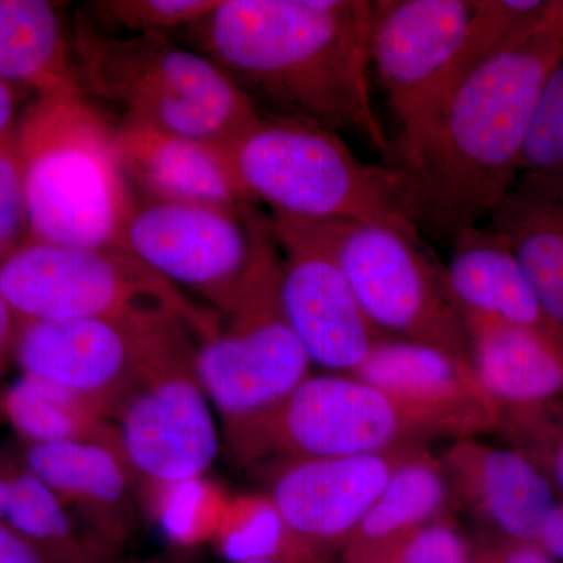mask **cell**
<instances>
[{"label": "cell", "instance_id": "cell-1", "mask_svg": "<svg viewBox=\"0 0 563 563\" xmlns=\"http://www.w3.org/2000/svg\"><path fill=\"white\" fill-rule=\"evenodd\" d=\"M563 51L561 13L399 125L384 152L410 221L453 240L518 177L533 107Z\"/></svg>", "mask_w": 563, "mask_h": 563}, {"label": "cell", "instance_id": "cell-20", "mask_svg": "<svg viewBox=\"0 0 563 563\" xmlns=\"http://www.w3.org/2000/svg\"><path fill=\"white\" fill-rule=\"evenodd\" d=\"M462 312L472 344L474 373L498 406L503 421L562 398L563 340L493 314Z\"/></svg>", "mask_w": 563, "mask_h": 563}, {"label": "cell", "instance_id": "cell-3", "mask_svg": "<svg viewBox=\"0 0 563 563\" xmlns=\"http://www.w3.org/2000/svg\"><path fill=\"white\" fill-rule=\"evenodd\" d=\"M29 240L118 247L135 206L114 129L80 95L38 96L13 133Z\"/></svg>", "mask_w": 563, "mask_h": 563}, {"label": "cell", "instance_id": "cell-21", "mask_svg": "<svg viewBox=\"0 0 563 563\" xmlns=\"http://www.w3.org/2000/svg\"><path fill=\"white\" fill-rule=\"evenodd\" d=\"M488 220L544 310L563 324V177L518 174Z\"/></svg>", "mask_w": 563, "mask_h": 563}, {"label": "cell", "instance_id": "cell-37", "mask_svg": "<svg viewBox=\"0 0 563 563\" xmlns=\"http://www.w3.org/2000/svg\"><path fill=\"white\" fill-rule=\"evenodd\" d=\"M21 320L0 295V363L14 355Z\"/></svg>", "mask_w": 563, "mask_h": 563}, {"label": "cell", "instance_id": "cell-28", "mask_svg": "<svg viewBox=\"0 0 563 563\" xmlns=\"http://www.w3.org/2000/svg\"><path fill=\"white\" fill-rule=\"evenodd\" d=\"M218 553L231 563L284 561L320 563L314 554L288 529L268 495L231 498L217 536L211 540Z\"/></svg>", "mask_w": 563, "mask_h": 563}, {"label": "cell", "instance_id": "cell-7", "mask_svg": "<svg viewBox=\"0 0 563 563\" xmlns=\"http://www.w3.org/2000/svg\"><path fill=\"white\" fill-rule=\"evenodd\" d=\"M0 295L21 321L179 317L199 342L222 318L118 247H73L27 240L0 263Z\"/></svg>", "mask_w": 563, "mask_h": 563}, {"label": "cell", "instance_id": "cell-27", "mask_svg": "<svg viewBox=\"0 0 563 563\" xmlns=\"http://www.w3.org/2000/svg\"><path fill=\"white\" fill-rule=\"evenodd\" d=\"M561 7L562 0H479L457 54L418 113L465 77L550 24Z\"/></svg>", "mask_w": 563, "mask_h": 563}, {"label": "cell", "instance_id": "cell-30", "mask_svg": "<svg viewBox=\"0 0 563 563\" xmlns=\"http://www.w3.org/2000/svg\"><path fill=\"white\" fill-rule=\"evenodd\" d=\"M518 173L563 177V51L533 107Z\"/></svg>", "mask_w": 563, "mask_h": 563}, {"label": "cell", "instance_id": "cell-35", "mask_svg": "<svg viewBox=\"0 0 563 563\" xmlns=\"http://www.w3.org/2000/svg\"><path fill=\"white\" fill-rule=\"evenodd\" d=\"M470 563H554L539 544L496 539L479 553L472 554Z\"/></svg>", "mask_w": 563, "mask_h": 563}, {"label": "cell", "instance_id": "cell-29", "mask_svg": "<svg viewBox=\"0 0 563 563\" xmlns=\"http://www.w3.org/2000/svg\"><path fill=\"white\" fill-rule=\"evenodd\" d=\"M139 496L161 526L163 536L177 547L213 540L231 501L224 488L206 476L141 488Z\"/></svg>", "mask_w": 563, "mask_h": 563}, {"label": "cell", "instance_id": "cell-38", "mask_svg": "<svg viewBox=\"0 0 563 563\" xmlns=\"http://www.w3.org/2000/svg\"><path fill=\"white\" fill-rule=\"evenodd\" d=\"M14 88L0 79V143L10 140L16 129Z\"/></svg>", "mask_w": 563, "mask_h": 563}, {"label": "cell", "instance_id": "cell-36", "mask_svg": "<svg viewBox=\"0 0 563 563\" xmlns=\"http://www.w3.org/2000/svg\"><path fill=\"white\" fill-rule=\"evenodd\" d=\"M0 563H55L20 533L0 523Z\"/></svg>", "mask_w": 563, "mask_h": 563}, {"label": "cell", "instance_id": "cell-26", "mask_svg": "<svg viewBox=\"0 0 563 563\" xmlns=\"http://www.w3.org/2000/svg\"><path fill=\"white\" fill-rule=\"evenodd\" d=\"M450 488L442 463L428 451L415 450L393 472L390 481L362 518L343 553L369 550L443 517Z\"/></svg>", "mask_w": 563, "mask_h": 563}, {"label": "cell", "instance_id": "cell-22", "mask_svg": "<svg viewBox=\"0 0 563 563\" xmlns=\"http://www.w3.org/2000/svg\"><path fill=\"white\" fill-rule=\"evenodd\" d=\"M451 242L453 252L444 273L462 310L493 314L563 340V324L544 310L520 263L492 229L474 225Z\"/></svg>", "mask_w": 563, "mask_h": 563}, {"label": "cell", "instance_id": "cell-31", "mask_svg": "<svg viewBox=\"0 0 563 563\" xmlns=\"http://www.w3.org/2000/svg\"><path fill=\"white\" fill-rule=\"evenodd\" d=\"M465 539L444 518L379 547L343 553V563H470Z\"/></svg>", "mask_w": 563, "mask_h": 563}, {"label": "cell", "instance_id": "cell-18", "mask_svg": "<svg viewBox=\"0 0 563 563\" xmlns=\"http://www.w3.org/2000/svg\"><path fill=\"white\" fill-rule=\"evenodd\" d=\"M20 457L110 554L124 543L139 490L121 451L101 443L22 444Z\"/></svg>", "mask_w": 563, "mask_h": 563}, {"label": "cell", "instance_id": "cell-14", "mask_svg": "<svg viewBox=\"0 0 563 563\" xmlns=\"http://www.w3.org/2000/svg\"><path fill=\"white\" fill-rule=\"evenodd\" d=\"M352 376L406 407L433 439L501 431V412L472 363L431 344L385 336Z\"/></svg>", "mask_w": 563, "mask_h": 563}, {"label": "cell", "instance_id": "cell-6", "mask_svg": "<svg viewBox=\"0 0 563 563\" xmlns=\"http://www.w3.org/2000/svg\"><path fill=\"white\" fill-rule=\"evenodd\" d=\"M269 221L277 242L328 255L377 329L472 363L461 306L421 239L363 221Z\"/></svg>", "mask_w": 563, "mask_h": 563}, {"label": "cell", "instance_id": "cell-33", "mask_svg": "<svg viewBox=\"0 0 563 563\" xmlns=\"http://www.w3.org/2000/svg\"><path fill=\"white\" fill-rule=\"evenodd\" d=\"M218 0H106L95 2L106 20L131 33H161L187 29L213 10Z\"/></svg>", "mask_w": 563, "mask_h": 563}, {"label": "cell", "instance_id": "cell-12", "mask_svg": "<svg viewBox=\"0 0 563 563\" xmlns=\"http://www.w3.org/2000/svg\"><path fill=\"white\" fill-rule=\"evenodd\" d=\"M113 422L136 490L206 476L220 453V433L195 357L147 377Z\"/></svg>", "mask_w": 563, "mask_h": 563}, {"label": "cell", "instance_id": "cell-25", "mask_svg": "<svg viewBox=\"0 0 563 563\" xmlns=\"http://www.w3.org/2000/svg\"><path fill=\"white\" fill-rule=\"evenodd\" d=\"M0 413L24 444L101 443L121 451L117 426L95 404L31 374L0 396Z\"/></svg>", "mask_w": 563, "mask_h": 563}, {"label": "cell", "instance_id": "cell-23", "mask_svg": "<svg viewBox=\"0 0 563 563\" xmlns=\"http://www.w3.org/2000/svg\"><path fill=\"white\" fill-rule=\"evenodd\" d=\"M0 79L38 96L80 95L54 3L0 0Z\"/></svg>", "mask_w": 563, "mask_h": 563}, {"label": "cell", "instance_id": "cell-19", "mask_svg": "<svg viewBox=\"0 0 563 563\" xmlns=\"http://www.w3.org/2000/svg\"><path fill=\"white\" fill-rule=\"evenodd\" d=\"M122 169L143 201L195 202L247 209L220 144L184 139L141 122L114 129Z\"/></svg>", "mask_w": 563, "mask_h": 563}, {"label": "cell", "instance_id": "cell-4", "mask_svg": "<svg viewBox=\"0 0 563 563\" xmlns=\"http://www.w3.org/2000/svg\"><path fill=\"white\" fill-rule=\"evenodd\" d=\"M220 146L247 201L265 203L273 218L363 221L421 239L395 174L355 157L336 132L258 114Z\"/></svg>", "mask_w": 563, "mask_h": 563}, {"label": "cell", "instance_id": "cell-24", "mask_svg": "<svg viewBox=\"0 0 563 563\" xmlns=\"http://www.w3.org/2000/svg\"><path fill=\"white\" fill-rule=\"evenodd\" d=\"M0 523L55 563H110L111 554L85 531L20 454L0 453Z\"/></svg>", "mask_w": 563, "mask_h": 563}, {"label": "cell", "instance_id": "cell-13", "mask_svg": "<svg viewBox=\"0 0 563 563\" xmlns=\"http://www.w3.org/2000/svg\"><path fill=\"white\" fill-rule=\"evenodd\" d=\"M479 0H377L368 35L369 74L402 125L428 101L461 47Z\"/></svg>", "mask_w": 563, "mask_h": 563}, {"label": "cell", "instance_id": "cell-39", "mask_svg": "<svg viewBox=\"0 0 563 563\" xmlns=\"http://www.w3.org/2000/svg\"><path fill=\"white\" fill-rule=\"evenodd\" d=\"M539 547L542 548L544 553L550 555L551 559L563 561V499L559 503L553 518H551L550 523H548L547 531H544Z\"/></svg>", "mask_w": 563, "mask_h": 563}, {"label": "cell", "instance_id": "cell-2", "mask_svg": "<svg viewBox=\"0 0 563 563\" xmlns=\"http://www.w3.org/2000/svg\"><path fill=\"white\" fill-rule=\"evenodd\" d=\"M372 11L368 0H218L187 31L257 110L358 133L384 154L390 139L369 87Z\"/></svg>", "mask_w": 563, "mask_h": 563}, {"label": "cell", "instance_id": "cell-17", "mask_svg": "<svg viewBox=\"0 0 563 563\" xmlns=\"http://www.w3.org/2000/svg\"><path fill=\"white\" fill-rule=\"evenodd\" d=\"M450 495L498 539L539 544L561 498L526 455L474 439L454 440L442 459Z\"/></svg>", "mask_w": 563, "mask_h": 563}, {"label": "cell", "instance_id": "cell-9", "mask_svg": "<svg viewBox=\"0 0 563 563\" xmlns=\"http://www.w3.org/2000/svg\"><path fill=\"white\" fill-rule=\"evenodd\" d=\"M279 279L280 272L222 318L220 332L195 352L196 376L220 415L235 465L252 462L266 422L312 374V361L282 312Z\"/></svg>", "mask_w": 563, "mask_h": 563}, {"label": "cell", "instance_id": "cell-34", "mask_svg": "<svg viewBox=\"0 0 563 563\" xmlns=\"http://www.w3.org/2000/svg\"><path fill=\"white\" fill-rule=\"evenodd\" d=\"M29 240L24 185L13 136L0 143V263Z\"/></svg>", "mask_w": 563, "mask_h": 563}, {"label": "cell", "instance_id": "cell-32", "mask_svg": "<svg viewBox=\"0 0 563 563\" xmlns=\"http://www.w3.org/2000/svg\"><path fill=\"white\" fill-rule=\"evenodd\" d=\"M501 431L544 474L563 499V396L532 412L503 421Z\"/></svg>", "mask_w": 563, "mask_h": 563}, {"label": "cell", "instance_id": "cell-10", "mask_svg": "<svg viewBox=\"0 0 563 563\" xmlns=\"http://www.w3.org/2000/svg\"><path fill=\"white\" fill-rule=\"evenodd\" d=\"M190 333L169 313L132 320L21 321L13 357L22 374L84 396L113 421L147 377L195 357Z\"/></svg>", "mask_w": 563, "mask_h": 563}, {"label": "cell", "instance_id": "cell-15", "mask_svg": "<svg viewBox=\"0 0 563 563\" xmlns=\"http://www.w3.org/2000/svg\"><path fill=\"white\" fill-rule=\"evenodd\" d=\"M351 457L285 459L269 479L272 498L288 529L314 554L343 548L362 518L415 450Z\"/></svg>", "mask_w": 563, "mask_h": 563}, {"label": "cell", "instance_id": "cell-5", "mask_svg": "<svg viewBox=\"0 0 563 563\" xmlns=\"http://www.w3.org/2000/svg\"><path fill=\"white\" fill-rule=\"evenodd\" d=\"M76 43L85 87L124 120L221 144L261 114L224 70L161 33L111 35L80 22Z\"/></svg>", "mask_w": 563, "mask_h": 563}, {"label": "cell", "instance_id": "cell-8", "mask_svg": "<svg viewBox=\"0 0 563 563\" xmlns=\"http://www.w3.org/2000/svg\"><path fill=\"white\" fill-rule=\"evenodd\" d=\"M121 247L229 317L280 272L272 221L255 211L136 199Z\"/></svg>", "mask_w": 563, "mask_h": 563}, {"label": "cell", "instance_id": "cell-16", "mask_svg": "<svg viewBox=\"0 0 563 563\" xmlns=\"http://www.w3.org/2000/svg\"><path fill=\"white\" fill-rule=\"evenodd\" d=\"M279 247L280 306L292 332L312 363L333 373H354L387 335L363 312L328 255L298 244Z\"/></svg>", "mask_w": 563, "mask_h": 563}, {"label": "cell", "instance_id": "cell-40", "mask_svg": "<svg viewBox=\"0 0 563 563\" xmlns=\"http://www.w3.org/2000/svg\"><path fill=\"white\" fill-rule=\"evenodd\" d=\"M242 563H290V562H284V561H247Z\"/></svg>", "mask_w": 563, "mask_h": 563}, {"label": "cell", "instance_id": "cell-11", "mask_svg": "<svg viewBox=\"0 0 563 563\" xmlns=\"http://www.w3.org/2000/svg\"><path fill=\"white\" fill-rule=\"evenodd\" d=\"M433 439L412 412L352 374H310L269 418L254 459L351 457L421 446Z\"/></svg>", "mask_w": 563, "mask_h": 563}]
</instances>
